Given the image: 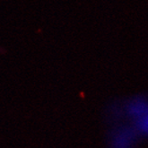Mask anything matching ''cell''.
Returning a JSON list of instances; mask_svg holds the SVG:
<instances>
[{"mask_svg": "<svg viewBox=\"0 0 148 148\" xmlns=\"http://www.w3.org/2000/svg\"><path fill=\"white\" fill-rule=\"evenodd\" d=\"M139 136L134 127L119 125L113 128L108 136L109 148H135Z\"/></svg>", "mask_w": 148, "mask_h": 148, "instance_id": "1", "label": "cell"}, {"mask_svg": "<svg viewBox=\"0 0 148 148\" xmlns=\"http://www.w3.org/2000/svg\"><path fill=\"white\" fill-rule=\"evenodd\" d=\"M148 112V97L138 95L128 99L122 108V113L131 121L137 119Z\"/></svg>", "mask_w": 148, "mask_h": 148, "instance_id": "2", "label": "cell"}, {"mask_svg": "<svg viewBox=\"0 0 148 148\" xmlns=\"http://www.w3.org/2000/svg\"><path fill=\"white\" fill-rule=\"evenodd\" d=\"M131 125L136 129L139 137L148 138V112L142 117L132 121Z\"/></svg>", "mask_w": 148, "mask_h": 148, "instance_id": "3", "label": "cell"}]
</instances>
